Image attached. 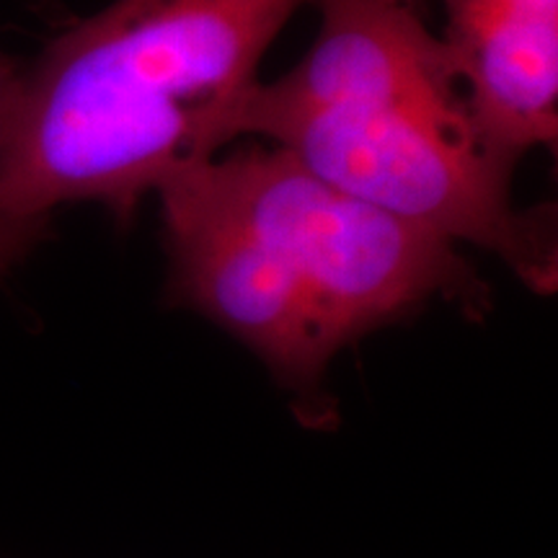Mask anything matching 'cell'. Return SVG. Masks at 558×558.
<instances>
[{
    "instance_id": "cell-3",
    "label": "cell",
    "mask_w": 558,
    "mask_h": 558,
    "mask_svg": "<svg viewBox=\"0 0 558 558\" xmlns=\"http://www.w3.org/2000/svg\"><path fill=\"white\" fill-rule=\"evenodd\" d=\"M316 0H114L21 75L0 137V213L50 220L143 197L235 137L259 65Z\"/></svg>"
},
{
    "instance_id": "cell-6",
    "label": "cell",
    "mask_w": 558,
    "mask_h": 558,
    "mask_svg": "<svg viewBox=\"0 0 558 558\" xmlns=\"http://www.w3.org/2000/svg\"><path fill=\"white\" fill-rule=\"evenodd\" d=\"M19 81H21V73L13 68L11 60L0 52V137H3L5 124L11 120L13 101H16V94H19Z\"/></svg>"
},
{
    "instance_id": "cell-5",
    "label": "cell",
    "mask_w": 558,
    "mask_h": 558,
    "mask_svg": "<svg viewBox=\"0 0 558 558\" xmlns=\"http://www.w3.org/2000/svg\"><path fill=\"white\" fill-rule=\"evenodd\" d=\"M47 222L34 218H13L0 213V275H5L13 264L24 259L34 243L45 239Z\"/></svg>"
},
{
    "instance_id": "cell-4",
    "label": "cell",
    "mask_w": 558,
    "mask_h": 558,
    "mask_svg": "<svg viewBox=\"0 0 558 558\" xmlns=\"http://www.w3.org/2000/svg\"><path fill=\"white\" fill-rule=\"evenodd\" d=\"M445 50L478 130L518 166L558 135V0H442Z\"/></svg>"
},
{
    "instance_id": "cell-1",
    "label": "cell",
    "mask_w": 558,
    "mask_h": 558,
    "mask_svg": "<svg viewBox=\"0 0 558 558\" xmlns=\"http://www.w3.org/2000/svg\"><path fill=\"white\" fill-rule=\"evenodd\" d=\"M171 292L251 349L311 427L333 418L341 349L432 300L481 318L488 284L456 243L318 179L290 153L246 148L156 192Z\"/></svg>"
},
{
    "instance_id": "cell-2",
    "label": "cell",
    "mask_w": 558,
    "mask_h": 558,
    "mask_svg": "<svg viewBox=\"0 0 558 558\" xmlns=\"http://www.w3.org/2000/svg\"><path fill=\"white\" fill-rule=\"evenodd\" d=\"M316 5V41L290 73L251 90L235 137H267L349 197L488 248L530 290L554 292V209L514 205V163L473 120L424 0Z\"/></svg>"
}]
</instances>
